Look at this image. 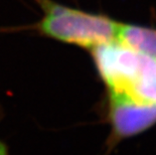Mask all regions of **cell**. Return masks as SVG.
<instances>
[{
	"mask_svg": "<svg viewBox=\"0 0 156 155\" xmlns=\"http://www.w3.org/2000/svg\"><path fill=\"white\" fill-rule=\"evenodd\" d=\"M91 51L108 95L156 103V58L118 41L103 44Z\"/></svg>",
	"mask_w": 156,
	"mask_h": 155,
	"instance_id": "6da1fadb",
	"label": "cell"
},
{
	"mask_svg": "<svg viewBox=\"0 0 156 155\" xmlns=\"http://www.w3.org/2000/svg\"><path fill=\"white\" fill-rule=\"evenodd\" d=\"M35 2L42 11L35 28L45 37L87 49L117 38L121 22L109 16L69 7L52 0Z\"/></svg>",
	"mask_w": 156,
	"mask_h": 155,
	"instance_id": "7a4b0ae2",
	"label": "cell"
},
{
	"mask_svg": "<svg viewBox=\"0 0 156 155\" xmlns=\"http://www.w3.org/2000/svg\"><path fill=\"white\" fill-rule=\"evenodd\" d=\"M108 120L117 139L141 134L156 124V103L108 95Z\"/></svg>",
	"mask_w": 156,
	"mask_h": 155,
	"instance_id": "3957f363",
	"label": "cell"
},
{
	"mask_svg": "<svg viewBox=\"0 0 156 155\" xmlns=\"http://www.w3.org/2000/svg\"><path fill=\"white\" fill-rule=\"evenodd\" d=\"M116 41L156 58V28L121 23Z\"/></svg>",
	"mask_w": 156,
	"mask_h": 155,
	"instance_id": "277c9868",
	"label": "cell"
},
{
	"mask_svg": "<svg viewBox=\"0 0 156 155\" xmlns=\"http://www.w3.org/2000/svg\"><path fill=\"white\" fill-rule=\"evenodd\" d=\"M0 155H9L7 146L1 140H0Z\"/></svg>",
	"mask_w": 156,
	"mask_h": 155,
	"instance_id": "5b68a950",
	"label": "cell"
}]
</instances>
